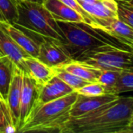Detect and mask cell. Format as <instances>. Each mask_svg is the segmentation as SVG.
<instances>
[{
    "instance_id": "6da1fadb",
    "label": "cell",
    "mask_w": 133,
    "mask_h": 133,
    "mask_svg": "<svg viewBox=\"0 0 133 133\" xmlns=\"http://www.w3.org/2000/svg\"><path fill=\"white\" fill-rule=\"evenodd\" d=\"M133 97H120L89 113L70 117L60 133H122L130 123Z\"/></svg>"
},
{
    "instance_id": "277c9868",
    "label": "cell",
    "mask_w": 133,
    "mask_h": 133,
    "mask_svg": "<svg viewBox=\"0 0 133 133\" xmlns=\"http://www.w3.org/2000/svg\"><path fill=\"white\" fill-rule=\"evenodd\" d=\"M17 11L16 25L64 42L63 34L56 19L43 4L29 0H17Z\"/></svg>"
},
{
    "instance_id": "f1b7e54d",
    "label": "cell",
    "mask_w": 133,
    "mask_h": 133,
    "mask_svg": "<svg viewBox=\"0 0 133 133\" xmlns=\"http://www.w3.org/2000/svg\"><path fill=\"white\" fill-rule=\"evenodd\" d=\"M129 124H133V111L132 112V115H131V118H130V123Z\"/></svg>"
},
{
    "instance_id": "52a82bcc",
    "label": "cell",
    "mask_w": 133,
    "mask_h": 133,
    "mask_svg": "<svg viewBox=\"0 0 133 133\" xmlns=\"http://www.w3.org/2000/svg\"><path fill=\"white\" fill-rule=\"evenodd\" d=\"M78 2L95 22L96 26L94 29L99 30L118 19L116 0H95L92 3Z\"/></svg>"
},
{
    "instance_id": "4316f807",
    "label": "cell",
    "mask_w": 133,
    "mask_h": 133,
    "mask_svg": "<svg viewBox=\"0 0 133 133\" xmlns=\"http://www.w3.org/2000/svg\"><path fill=\"white\" fill-rule=\"evenodd\" d=\"M122 133H133V124H129L122 132Z\"/></svg>"
},
{
    "instance_id": "8992f818",
    "label": "cell",
    "mask_w": 133,
    "mask_h": 133,
    "mask_svg": "<svg viewBox=\"0 0 133 133\" xmlns=\"http://www.w3.org/2000/svg\"><path fill=\"white\" fill-rule=\"evenodd\" d=\"M37 58L51 68L62 66L72 61L63 42L41 35Z\"/></svg>"
},
{
    "instance_id": "30bf717a",
    "label": "cell",
    "mask_w": 133,
    "mask_h": 133,
    "mask_svg": "<svg viewBox=\"0 0 133 133\" xmlns=\"http://www.w3.org/2000/svg\"><path fill=\"white\" fill-rule=\"evenodd\" d=\"M37 87V96L35 103L44 104L64 96H66L75 90L67 85L57 76H53L44 84Z\"/></svg>"
},
{
    "instance_id": "484cf974",
    "label": "cell",
    "mask_w": 133,
    "mask_h": 133,
    "mask_svg": "<svg viewBox=\"0 0 133 133\" xmlns=\"http://www.w3.org/2000/svg\"><path fill=\"white\" fill-rule=\"evenodd\" d=\"M61 2H62L63 3H65L66 5H68L69 7L72 8V9L76 10L77 12H79L87 21V25L90 26L92 28H94L96 26L95 22L94 21V19L89 16V14L81 7V5L79 4V2H77V0H60Z\"/></svg>"
},
{
    "instance_id": "5b68a950",
    "label": "cell",
    "mask_w": 133,
    "mask_h": 133,
    "mask_svg": "<svg viewBox=\"0 0 133 133\" xmlns=\"http://www.w3.org/2000/svg\"><path fill=\"white\" fill-rule=\"evenodd\" d=\"M76 61L101 70L123 71L133 68V51L116 44H107L83 54Z\"/></svg>"
},
{
    "instance_id": "4dcf8cb0",
    "label": "cell",
    "mask_w": 133,
    "mask_h": 133,
    "mask_svg": "<svg viewBox=\"0 0 133 133\" xmlns=\"http://www.w3.org/2000/svg\"><path fill=\"white\" fill-rule=\"evenodd\" d=\"M125 1H129V2H130L133 3V0H125Z\"/></svg>"
},
{
    "instance_id": "4fadbf2b",
    "label": "cell",
    "mask_w": 133,
    "mask_h": 133,
    "mask_svg": "<svg viewBox=\"0 0 133 133\" xmlns=\"http://www.w3.org/2000/svg\"><path fill=\"white\" fill-rule=\"evenodd\" d=\"M0 55L9 58L17 67L25 71L24 60L30 56L0 27Z\"/></svg>"
},
{
    "instance_id": "ba28073f",
    "label": "cell",
    "mask_w": 133,
    "mask_h": 133,
    "mask_svg": "<svg viewBox=\"0 0 133 133\" xmlns=\"http://www.w3.org/2000/svg\"><path fill=\"white\" fill-rule=\"evenodd\" d=\"M0 27L28 55L34 58L37 57L40 40L37 34L5 21H0Z\"/></svg>"
},
{
    "instance_id": "d6986e66",
    "label": "cell",
    "mask_w": 133,
    "mask_h": 133,
    "mask_svg": "<svg viewBox=\"0 0 133 133\" xmlns=\"http://www.w3.org/2000/svg\"><path fill=\"white\" fill-rule=\"evenodd\" d=\"M53 69L55 75L60 78L62 80H63L67 85L71 87L75 91H76L82 87L85 86L86 84L89 83L88 81L66 71L62 66L53 68Z\"/></svg>"
},
{
    "instance_id": "cb8c5ba5",
    "label": "cell",
    "mask_w": 133,
    "mask_h": 133,
    "mask_svg": "<svg viewBox=\"0 0 133 133\" xmlns=\"http://www.w3.org/2000/svg\"><path fill=\"white\" fill-rule=\"evenodd\" d=\"M118 2V18L133 28V3L125 0H116Z\"/></svg>"
},
{
    "instance_id": "7a4b0ae2",
    "label": "cell",
    "mask_w": 133,
    "mask_h": 133,
    "mask_svg": "<svg viewBox=\"0 0 133 133\" xmlns=\"http://www.w3.org/2000/svg\"><path fill=\"white\" fill-rule=\"evenodd\" d=\"M77 96L78 93L74 91L47 103H34L30 115L18 132H61L70 118V109Z\"/></svg>"
},
{
    "instance_id": "836d02e7",
    "label": "cell",
    "mask_w": 133,
    "mask_h": 133,
    "mask_svg": "<svg viewBox=\"0 0 133 133\" xmlns=\"http://www.w3.org/2000/svg\"><path fill=\"white\" fill-rule=\"evenodd\" d=\"M132 45H133V44H132Z\"/></svg>"
},
{
    "instance_id": "44dd1931",
    "label": "cell",
    "mask_w": 133,
    "mask_h": 133,
    "mask_svg": "<svg viewBox=\"0 0 133 133\" xmlns=\"http://www.w3.org/2000/svg\"><path fill=\"white\" fill-rule=\"evenodd\" d=\"M121 72L122 71L118 70L103 69L101 70V73L97 83L104 87L107 94H113V90L118 82Z\"/></svg>"
},
{
    "instance_id": "5bb4252c",
    "label": "cell",
    "mask_w": 133,
    "mask_h": 133,
    "mask_svg": "<svg viewBox=\"0 0 133 133\" xmlns=\"http://www.w3.org/2000/svg\"><path fill=\"white\" fill-rule=\"evenodd\" d=\"M43 5L56 20L87 23L86 19L79 12L60 0H44Z\"/></svg>"
},
{
    "instance_id": "e0dca14e",
    "label": "cell",
    "mask_w": 133,
    "mask_h": 133,
    "mask_svg": "<svg viewBox=\"0 0 133 133\" xmlns=\"http://www.w3.org/2000/svg\"><path fill=\"white\" fill-rule=\"evenodd\" d=\"M62 67L66 71L88 81L89 83L97 82L101 73V69L75 60H72Z\"/></svg>"
},
{
    "instance_id": "7402d4cb",
    "label": "cell",
    "mask_w": 133,
    "mask_h": 133,
    "mask_svg": "<svg viewBox=\"0 0 133 133\" xmlns=\"http://www.w3.org/2000/svg\"><path fill=\"white\" fill-rule=\"evenodd\" d=\"M16 132L6 101L0 99V133Z\"/></svg>"
},
{
    "instance_id": "ffe728a7",
    "label": "cell",
    "mask_w": 133,
    "mask_h": 133,
    "mask_svg": "<svg viewBox=\"0 0 133 133\" xmlns=\"http://www.w3.org/2000/svg\"><path fill=\"white\" fill-rule=\"evenodd\" d=\"M0 15L2 21L15 24L17 16V0H0Z\"/></svg>"
},
{
    "instance_id": "603a6c76",
    "label": "cell",
    "mask_w": 133,
    "mask_h": 133,
    "mask_svg": "<svg viewBox=\"0 0 133 133\" xmlns=\"http://www.w3.org/2000/svg\"><path fill=\"white\" fill-rule=\"evenodd\" d=\"M133 91V68L122 71L118 82L113 90L114 94Z\"/></svg>"
},
{
    "instance_id": "83f0119b",
    "label": "cell",
    "mask_w": 133,
    "mask_h": 133,
    "mask_svg": "<svg viewBox=\"0 0 133 133\" xmlns=\"http://www.w3.org/2000/svg\"><path fill=\"white\" fill-rule=\"evenodd\" d=\"M29 1H32V2H38V3H41V4H43L44 0H29Z\"/></svg>"
},
{
    "instance_id": "3957f363",
    "label": "cell",
    "mask_w": 133,
    "mask_h": 133,
    "mask_svg": "<svg viewBox=\"0 0 133 133\" xmlns=\"http://www.w3.org/2000/svg\"><path fill=\"white\" fill-rule=\"evenodd\" d=\"M56 21L64 36L63 44L72 60L76 61L83 54L101 46L116 44L87 23Z\"/></svg>"
},
{
    "instance_id": "9a60e30c",
    "label": "cell",
    "mask_w": 133,
    "mask_h": 133,
    "mask_svg": "<svg viewBox=\"0 0 133 133\" xmlns=\"http://www.w3.org/2000/svg\"><path fill=\"white\" fill-rule=\"evenodd\" d=\"M129 47L133 44V28L119 18L97 30Z\"/></svg>"
},
{
    "instance_id": "d4e9b609",
    "label": "cell",
    "mask_w": 133,
    "mask_h": 133,
    "mask_svg": "<svg viewBox=\"0 0 133 133\" xmlns=\"http://www.w3.org/2000/svg\"><path fill=\"white\" fill-rule=\"evenodd\" d=\"M76 92L79 94L85 95V96H101L107 94L106 89L104 86H102L101 83L97 82L94 83H89L86 84L85 86L82 87L79 90H76Z\"/></svg>"
},
{
    "instance_id": "2e32d148",
    "label": "cell",
    "mask_w": 133,
    "mask_h": 133,
    "mask_svg": "<svg viewBox=\"0 0 133 133\" xmlns=\"http://www.w3.org/2000/svg\"><path fill=\"white\" fill-rule=\"evenodd\" d=\"M24 66V72H27L38 86L44 84L53 76H55L53 68L46 65L37 58L32 56L25 58Z\"/></svg>"
},
{
    "instance_id": "7c38bea8",
    "label": "cell",
    "mask_w": 133,
    "mask_h": 133,
    "mask_svg": "<svg viewBox=\"0 0 133 133\" xmlns=\"http://www.w3.org/2000/svg\"><path fill=\"white\" fill-rule=\"evenodd\" d=\"M37 96V87L35 81L27 73L23 72V89L20 103V113L19 119V129L30 115ZM18 129V131H19Z\"/></svg>"
},
{
    "instance_id": "8fae6325",
    "label": "cell",
    "mask_w": 133,
    "mask_h": 133,
    "mask_svg": "<svg viewBox=\"0 0 133 133\" xmlns=\"http://www.w3.org/2000/svg\"><path fill=\"white\" fill-rule=\"evenodd\" d=\"M120 97L118 94H106L101 96H85L79 94L74 104L70 109V117H78L89 113L109 102L117 100Z\"/></svg>"
},
{
    "instance_id": "1f68e13d",
    "label": "cell",
    "mask_w": 133,
    "mask_h": 133,
    "mask_svg": "<svg viewBox=\"0 0 133 133\" xmlns=\"http://www.w3.org/2000/svg\"><path fill=\"white\" fill-rule=\"evenodd\" d=\"M132 109H133V101H132Z\"/></svg>"
},
{
    "instance_id": "9c48e42d",
    "label": "cell",
    "mask_w": 133,
    "mask_h": 133,
    "mask_svg": "<svg viewBox=\"0 0 133 133\" xmlns=\"http://www.w3.org/2000/svg\"><path fill=\"white\" fill-rule=\"evenodd\" d=\"M23 71L15 65L12 79L9 86L6 104L9 109L12 123L16 128V132L19 129V119L20 113V103L23 89Z\"/></svg>"
},
{
    "instance_id": "f546056e",
    "label": "cell",
    "mask_w": 133,
    "mask_h": 133,
    "mask_svg": "<svg viewBox=\"0 0 133 133\" xmlns=\"http://www.w3.org/2000/svg\"><path fill=\"white\" fill-rule=\"evenodd\" d=\"M129 48L130 49H132V51H133V45H130V46H129Z\"/></svg>"
},
{
    "instance_id": "ac0fdd59",
    "label": "cell",
    "mask_w": 133,
    "mask_h": 133,
    "mask_svg": "<svg viewBox=\"0 0 133 133\" xmlns=\"http://www.w3.org/2000/svg\"><path fill=\"white\" fill-rule=\"evenodd\" d=\"M14 68L15 64L9 58L0 55V96L5 101L12 79Z\"/></svg>"
},
{
    "instance_id": "d6a6232c",
    "label": "cell",
    "mask_w": 133,
    "mask_h": 133,
    "mask_svg": "<svg viewBox=\"0 0 133 133\" xmlns=\"http://www.w3.org/2000/svg\"><path fill=\"white\" fill-rule=\"evenodd\" d=\"M0 99H2V97H1V96H0Z\"/></svg>"
}]
</instances>
